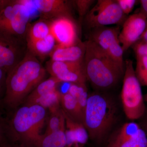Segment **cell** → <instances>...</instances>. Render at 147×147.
Listing matches in <instances>:
<instances>
[{
	"label": "cell",
	"mask_w": 147,
	"mask_h": 147,
	"mask_svg": "<svg viewBox=\"0 0 147 147\" xmlns=\"http://www.w3.org/2000/svg\"><path fill=\"white\" fill-rule=\"evenodd\" d=\"M50 34V21L40 18L29 24L26 37V42L43 39Z\"/></svg>",
	"instance_id": "obj_20"
},
{
	"label": "cell",
	"mask_w": 147,
	"mask_h": 147,
	"mask_svg": "<svg viewBox=\"0 0 147 147\" xmlns=\"http://www.w3.org/2000/svg\"><path fill=\"white\" fill-rule=\"evenodd\" d=\"M30 17V9L19 0H8L0 11V38L11 42H27Z\"/></svg>",
	"instance_id": "obj_5"
},
{
	"label": "cell",
	"mask_w": 147,
	"mask_h": 147,
	"mask_svg": "<svg viewBox=\"0 0 147 147\" xmlns=\"http://www.w3.org/2000/svg\"><path fill=\"white\" fill-rule=\"evenodd\" d=\"M47 72L40 61L28 50L24 59L7 74L3 108L10 112L22 105L46 79Z\"/></svg>",
	"instance_id": "obj_1"
},
{
	"label": "cell",
	"mask_w": 147,
	"mask_h": 147,
	"mask_svg": "<svg viewBox=\"0 0 147 147\" xmlns=\"http://www.w3.org/2000/svg\"><path fill=\"white\" fill-rule=\"evenodd\" d=\"M117 108L113 99L105 94H89L83 116V124L89 139L101 143L105 139L116 120Z\"/></svg>",
	"instance_id": "obj_4"
},
{
	"label": "cell",
	"mask_w": 147,
	"mask_h": 147,
	"mask_svg": "<svg viewBox=\"0 0 147 147\" xmlns=\"http://www.w3.org/2000/svg\"><path fill=\"white\" fill-rule=\"evenodd\" d=\"M74 1L81 18H85L95 2L93 0H76Z\"/></svg>",
	"instance_id": "obj_25"
},
{
	"label": "cell",
	"mask_w": 147,
	"mask_h": 147,
	"mask_svg": "<svg viewBox=\"0 0 147 147\" xmlns=\"http://www.w3.org/2000/svg\"><path fill=\"white\" fill-rule=\"evenodd\" d=\"M65 125L47 134H42L36 147H66Z\"/></svg>",
	"instance_id": "obj_21"
},
{
	"label": "cell",
	"mask_w": 147,
	"mask_h": 147,
	"mask_svg": "<svg viewBox=\"0 0 147 147\" xmlns=\"http://www.w3.org/2000/svg\"><path fill=\"white\" fill-rule=\"evenodd\" d=\"M47 110L37 105H21L7 116L10 142L25 147H36L47 120Z\"/></svg>",
	"instance_id": "obj_2"
},
{
	"label": "cell",
	"mask_w": 147,
	"mask_h": 147,
	"mask_svg": "<svg viewBox=\"0 0 147 147\" xmlns=\"http://www.w3.org/2000/svg\"><path fill=\"white\" fill-rule=\"evenodd\" d=\"M60 106L63 113L74 121L83 124V113L75 98L67 92H61Z\"/></svg>",
	"instance_id": "obj_19"
},
{
	"label": "cell",
	"mask_w": 147,
	"mask_h": 147,
	"mask_svg": "<svg viewBox=\"0 0 147 147\" xmlns=\"http://www.w3.org/2000/svg\"><path fill=\"white\" fill-rule=\"evenodd\" d=\"M114 0H98L86 16L85 22L89 29L124 23L126 18Z\"/></svg>",
	"instance_id": "obj_7"
},
{
	"label": "cell",
	"mask_w": 147,
	"mask_h": 147,
	"mask_svg": "<svg viewBox=\"0 0 147 147\" xmlns=\"http://www.w3.org/2000/svg\"><path fill=\"white\" fill-rule=\"evenodd\" d=\"M116 1L124 14L127 15L131 13L137 1L135 0H116Z\"/></svg>",
	"instance_id": "obj_27"
},
{
	"label": "cell",
	"mask_w": 147,
	"mask_h": 147,
	"mask_svg": "<svg viewBox=\"0 0 147 147\" xmlns=\"http://www.w3.org/2000/svg\"><path fill=\"white\" fill-rule=\"evenodd\" d=\"M10 142L9 138L7 117H4L0 113V144Z\"/></svg>",
	"instance_id": "obj_26"
},
{
	"label": "cell",
	"mask_w": 147,
	"mask_h": 147,
	"mask_svg": "<svg viewBox=\"0 0 147 147\" xmlns=\"http://www.w3.org/2000/svg\"><path fill=\"white\" fill-rule=\"evenodd\" d=\"M121 99L127 118L133 121L141 118L144 114L145 101L142 86L135 75L132 61L126 59Z\"/></svg>",
	"instance_id": "obj_6"
},
{
	"label": "cell",
	"mask_w": 147,
	"mask_h": 147,
	"mask_svg": "<svg viewBox=\"0 0 147 147\" xmlns=\"http://www.w3.org/2000/svg\"><path fill=\"white\" fill-rule=\"evenodd\" d=\"M105 147H147V135L139 124H124L109 138Z\"/></svg>",
	"instance_id": "obj_9"
},
{
	"label": "cell",
	"mask_w": 147,
	"mask_h": 147,
	"mask_svg": "<svg viewBox=\"0 0 147 147\" xmlns=\"http://www.w3.org/2000/svg\"><path fill=\"white\" fill-rule=\"evenodd\" d=\"M50 76L60 83L70 84H86V78L84 61L67 62L49 60L45 67Z\"/></svg>",
	"instance_id": "obj_10"
},
{
	"label": "cell",
	"mask_w": 147,
	"mask_h": 147,
	"mask_svg": "<svg viewBox=\"0 0 147 147\" xmlns=\"http://www.w3.org/2000/svg\"><path fill=\"white\" fill-rule=\"evenodd\" d=\"M73 147H82L81 146H79V145L76 144V145H74V146Z\"/></svg>",
	"instance_id": "obj_36"
},
{
	"label": "cell",
	"mask_w": 147,
	"mask_h": 147,
	"mask_svg": "<svg viewBox=\"0 0 147 147\" xmlns=\"http://www.w3.org/2000/svg\"><path fill=\"white\" fill-rule=\"evenodd\" d=\"M147 24V18L142 13L129 16L124 22L119 39L123 52H126L141 38Z\"/></svg>",
	"instance_id": "obj_12"
},
{
	"label": "cell",
	"mask_w": 147,
	"mask_h": 147,
	"mask_svg": "<svg viewBox=\"0 0 147 147\" xmlns=\"http://www.w3.org/2000/svg\"><path fill=\"white\" fill-rule=\"evenodd\" d=\"M26 42H11L0 38V68L7 74L24 57Z\"/></svg>",
	"instance_id": "obj_14"
},
{
	"label": "cell",
	"mask_w": 147,
	"mask_h": 147,
	"mask_svg": "<svg viewBox=\"0 0 147 147\" xmlns=\"http://www.w3.org/2000/svg\"><path fill=\"white\" fill-rule=\"evenodd\" d=\"M57 45L55 38L51 34L43 39L27 42L28 51L41 60L50 56Z\"/></svg>",
	"instance_id": "obj_17"
},
{
	"label": "cell",
	"mask_w": 147,
	"mask_h": 147,
	"mask_svg": "<svg viewBox=\"0 0 147 147\" xmlns=\"http://www.w3.org/2000/svg\"><path fill=\"white\" fill-rule=\"evenodd\" d=\"M8 0H0V11L7 4Z\"/></svg>",
	"instance_id": "obj_33"
},
{
	"label": "cell",
	"mask_w": 147,
	"mask_h": 147,
	"mask_svg": "<svg viewBox=\"0 0 147 147\" xmlns=\"http://www.w3.org/2000/svg\"><path fill=\"white\" fill-rule=\"evenodd\" d=\"M85 43L84 63L87 81L97 89H108L115 86L123 77L125 69L92 40L88 39Z\"/></svg>",
	"instance_id": "obj_3"
},
{
	"label": "cell",
	"mask_w": 147,
	"mask_h": 147,
	"mask_svg": "<svg viewBox=\"0 0 147 147\" xmlns=\"http://www.w3.org/2000/svg\"><path fill=\"white\" fill-rule=\"evenodd\" d=\"M63 114L65 119L66 147H73L76 144L82 147L86 144L89 137L84 124L73 120Z\"/></svg>",
	"instance_id": "obj_16"
},
{
	"label": "cell",
	"mask_w": 147,
	"mask_h": 147,
	"mask_svg": "<svg viewBox=\"0 0 147 147\" xmlns=\"http://www.w3.org/2000/svg\"><path fill=\"white\" fill-rule=\"evenodd\" d=\"M50 21L51 34L57 45L71 46L79 40L77 26L73 18L63 17Z\"/></svg>",
	"instance_id": "obj_13"
},
{
	"label": "cell",
	"mask_w": 147,
	"mask_h": 147,
	"mask_svg": "<svg viewBox=\"0 0 147 147\" xmlns=\"http://www.w3.org/2000/svg\"><path fill=\"white\" fill-rule=\"evenodd\" d=\"M46 130L43 134H50L65 125V119L61 108L49 112Z\"/></svg>",
	"instance_id": "obj_23"
},
{
	"label": "cell",
	"mask_w": 147,
	"mask_h": 147,
	"mask_svg": "<svg viewBox=\"0 0 147 147\" xmlns=\"http://www.w3.org/2000/svg\"><path fill=\"white\" fill-rule=\"evenodd\" d=\"M67 92L75 98L84 116L89 95L86 84H71Z\"/></svg>",
	"instance_id": "obj_22"
},
{
	"label": "cell",
	"mask_w": 147,
	"mask_h": 147,
	"mask_svg": "<svg viewBox=\"0 0 147 147\" xmlns=\"http://www.w3.org/2000/svg\"><path fill=\"white\" fill-rule=\"evenodd\" d=\"M0 147H25L22 145L17 143L10 142H5L0 144Z\"/></svg>",
	"instance_id": "obj_31"
},
{
	"label": "cell",
	"mask_w": 147,
	"mask_h": 147,
	"mask_svg": "<svg viewBox=\"0 0 147 147\" xmlns=\"http://www.w3.org/2000/svg\"><path fill=\"white\" fill-rule=\"evenodd\" d=\"M119 28L102 27L92 29L89 39L102 49L116 63L125 69L123 51L119 39Z\"/></svg>",
	"instance_id": "obj_8"
},
{
	"label": "cell",
	"mask_w": 147,
	"mask_h": 147,
	"mask_svg": "<svg viewBox=\"0 0 147 147\" xmlns=\"http://www.w3.org/2000/svg\"><path fill=\"white\" fill-rule=\"evenodd\" d=\"M135 75L142 86H147V57L136 56Z\"/></svg>",
	"instance_id": "obj_24"
},
{
	"label": "cell",
	"mask_w": 147,
	"mask_h": 147,
	"mask_svg": "<svg viewBox=\"0 0 147 147\" xmlns=\"http://www.w3.org/2000/svg\"><path fill=\"white\" fill-rule=\"evenodd\" d=\"M60 83L57 79L50 76L41 82L29 95L22 105H34L38 99L57 90Z\"/></svg>",
	"instance_id": "obj_18"
},
{
	"label": "cell",
	"mask_w": 147,
	"mask_h": 147,
	"mask_svg": "<svg viewBox=\"0 0 147 147\" xmlns=\"http://www.w3.org/2000/svg\"><path fill=\"white\" fill-rule=\"evenodd\" d=\"M30 9L38 11L40 18L52 21L63 17L73 18L69 2L64 0H19Z\"/></svg>",
	"instance_id": "obj_11"
},
{
	"label": "cell",
	"mask_w": 147,
	"mask_h": 147,
	"mask_svg": "<svg viewBox=\"0 0 147 147\" xmlns=\"http://www.w3.org/2000/svg\"><path fill=\"white\" fill-rule=\"evenodd\" d=\"M141 127L144 130L147 135V120L143 123L142 125H141Z\"/></svg>",
	"instance_id": "obj_34"
},
{
	"label": "cell",
	"mask_w": 147,
	"mask_h": 147,
	"mask_svg": "<svg viewBox=\"0 0 147 147\" xmlns=\"http://www.w3.org/2000/svg\"><path fill=\"white\" fill-rule=\"evenodd\" d=\"M136 56L147 57V42L139 40L131 46Z\"/></svg>",
	"instance_id": "obj_28"
},
{
	"label": "cell",
	"mask_w": 147,
	"mask_h": 147,
	"mask_svg": "<svg viewBox=\"0 0 147 147\" xmlns=\"http://www.w3.org/2000/svg\"><path fill=\"white\" fill-rule=\"evenodd\" d=\"M144 101L147 102V93L144 96Z\"/></svg>",
	"instance_id": "obj_35"
},
{
	"label": "cell",
	"mask_w": 147,
	"mask_h": 147,
	"mask_svg": "<svg viewBox=\"0 0 147 147\" xmlns=\"http://www.w3.org/2000/svg\"><path fill=\"white\" fill-rule=\"evenodd\" d=\"M86 52V43L80 39L74 45L62 46L57 44L50 54V60L55 61H83Z\"/></svg>",
	"instance_id": "obj_15"
},
{
	"label": "cell",
	"mask_w": 147,
	"mask_h": 147,
	"mask_svg": "<svg viewBox=\"0 0 147 147\" xmlns=\"http://www.w3.org/2000/svg\"><path fill=\"white\" fill-rule=\"evenodd\" d=\"M139 1L140 3L139 12L144 14L147 18V0H141Z\"/></svg>",
	"instance_id": "obj_30"
},
{
	"label": "cell",
	"mask_w": 147,
	"mask_h": 147,
	"mask_svg": "<svg viewBox=\"0 0 147 147\" xmlns=\"http://www.w3.org/2000/svg\"><path fill=\"white\" fill-rule=\"evenodd\" d=\"M7 73L0 68V108H3V100L5 92Z\"/></svg>",
	"instance_id": "obj_29"
},
{
	"label": "cell",
	"mask_w": 147,
	"mask_h": 147,
	"mask_svg": "<svg viewBox=\"0 0 147 147\" xmlns=\"http://www.w3.org/2000/svg\"><path fill=\"white\" fill-rule=\"evenodd\" d=\"M139 40H142V41L147 42V24L146 27L144 31L143 34L142 35V36H141V38Z\"/></svg>",
	"instance_id": "obj_32"
}]
</instances>
